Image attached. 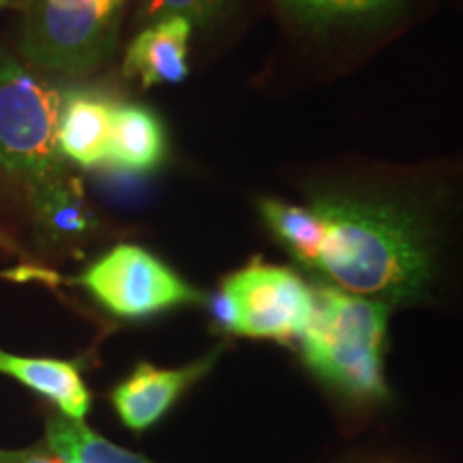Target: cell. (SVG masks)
I'll use <instances>...</instances> for the list:
<instances>
[{"mask_svg": "<svg viewBox=\"0 0 463 463\" xmlns=\"http://www.w3.org/2000/svg\"><path fill=\"white\" fill-rule=\"evenodd\" d=\"M264 222L300 266L380 303L430 292L436 260L425 225L392 204L324 195L307 206L260 202Z\"/></svg>", "mask_w": 463, "mask_h": 463, "instance_id": "obj_1", "label": "cell"}, {"mask_svg": "<svg viewBox=\"0 0 463 463\" xmlns=\"http://www.w3.org/2000/svg\"><path fill=\"white\" fill-rule=\"evenodd\" d=\"M389 305L339 288L314 292V311L300 335L305 363L333 391L358 403L386 399L382 367Z\"/></svg>", "mask_w": 463, "mask_h": 463, "instance_id": "obj_2", "label": "cell"}, {"mask_svg": "<svg viewBox=\"0 0 463 463\" xmlns=\"http://www.w3.org/2000/svg\"><path fill=\"white\" fill-rule=\"evenodd\" d=\"M62 99L54 84L0 52V167L31 195L62 178L56 142Z\"/></svg>", "mask_w": 463, "mask_h": 463, "instance_id": "obj_3", "label": "cell"}, {"mask_svg": "<svg viewBox=\"0 0 463 463\" xmlns=\"http://www.w3.org/2000/svg\"><path fill=\"white\" fill-rule=\"evenodd\" d=\"M125 0H31L20 50L28 65L84 75L112 54Z\"/></svg>", "mask_w": 463, "mask_h": 463, "instance_id": "obj_4", "label": "cell"}, {"mask_svg": "<svg viewBox=\"0 0 463 463\" xmlns=\"http://www.w3.org/2000/svg\"><path fill=\"white\" fill-rule=\"evenodd\" d=\"M103 309L123 320H144L176 307L198 305L202 292L137 245H116L78 277Z\"/></svg>", "mask_w": 463, "mask_h": 463, "instance_id": "obj_5", "label": "cell"}, {"mask_svg": "<svg viewBox=\"0 0 463 463\" xmlns=\"http://www.w3.org/2000/svg\"><path fill=\"white\" fill-rule=\"evenodd\" d=\"M219 292L232 309V333L251 339L300 337L314 311V289L294 270L249 264L230 275Z\"/></svg>", "mask_w": 463, "mask_h": 463, "instance_id": "obj_6", "label": "cell"}, {"mask_svg": "<svg viewBox=\"0 0 463 463\" xmlns=\"http://www.w3.org/2000/svg\"><path fill=\"white\" fill-rule=\"evenodd\" d=\"M219 354H222V347L178 369H159L148 363H140L129 378L120 382L109 395L118 419L136 433L157 425L170 412L172 405L183 397V392L215 367Z\"/></svg>", "mask_w": 463, "mask_h": 463, "instance_id": "obj_7", "label": "cell"}, {"mask_svg": "<svg viewBox=\"0 0 463 463\" xmlns=\"http://www.w3.org/2000/svg\"><path fill=\"white\" fill-rule=\"evenodd\" d=\"M194 24L183 15H167L133 39L125 54L123 73L140 80L144 89L178 84L189 75L187 50Z\"/></svg>", "mask_w": 463, "mask_h": 463, "instance_id": "obj_8", "label": "cell"}, {"mask_svg": "<svg viewBox=\"0 0 463 463\" xmlns=\"http://www.w3.org/2000/svg\"><path fill=\"white\" fill-rule=\"evenodd\" d=\"M116 106L90 90L71 92L62 99L58 123V150L82 167L108 164Z\"/></svg>", "mask_w": 463, "mask_h": 463, "instance_id": "obj_9", "label": "cell"}, {"mask_svg": "<svg viewBox=\"0 0 463 463\" xmlns=\"http://www.w3.org/2000/svg\"><path fill=\"white\" fill-rule=\"evenodd\" d=\"M0 373L48 399L65 419L84 422L86 414L90 412V391L75 363L17 356L0 350Z\"/></svg>", "mask_w": 463, "mask_h": 463, "instance_id": "obj_10", "label": "cell"}, {"mask_svg": "<svg viewBox=\"0 0 463 463\" xmlns=\"http://www.w3.org/2000/svg\"><path fill=\"white\" fill-rule=\"evenodd\" d=\"M165 155V133L159 118L142 106H116L108 164L131 172L157 167Z\"/></svg>", "mask_w": 463, "mask_h": 463, "instance_id": "obj_11", "label": "cell"}, {"mask_svg": "<svg viewBox=\"0 0 463 463\" xmlns=\"http://www.w3.org/2000/svg\"><path fill=\"white\" fill-rule=\"evenodd\" d=\"M45 439L52 453L80 457L86 463H153L146 457L116 447L84 422L65 416H50L45 422Z\"/></svg>", "mask_w": 463, "mask_h": 463, "instance_id": "obj_12", "label": "cell"}, {"mask_svg": "<svg viewBox=\"0 0 463 463\" xmlns=\"http://www.w3.org/2000/svg\"><path fill=\"white\" fill-rule=\"evenodd\" d=\"M39 222L52 234H82L92 225V213L86 206L82 191L73 181L58 178L37 194H33Z\"/></svg>", "mask_w": 463, "mask_h": 463, "instance_id": "obj_13", "label": "cell"}, {"mask_svg": "<svg viewBox=\"0 0 463 463\" xmlns=\"http://www.w3.org/2000/svg\"><path fill=\"white\" fill-rule=\"evenodd\" d=\"M288 14L314 26L356 22L384 15L402 0H277Z\"/></svg>", "mask_w": 463, "mask_h": 463, "instance_id": "obj_14", "label": "cell"}, {"mask_svg": "<svg viewBox=\"0 0 463 463\" xmlns=\"http://www.w3.org/2000/svg\"><path fill=\"white\" fill-rule=\"evenodd\" d=\"M234 0H142L144 20H161L167 15H183L191 24H211Z\"/></svg>", "mask_w": 463, "mask_h": 463, "instance_id": "obj_15", "label": "cell"}, {"mask_svg": "<svg viewBox=\"0 0 463 463\" xmlns=\"http://www.w3.org/2000/svg\"><path fill=\"white\" fill-rule=\"evenodd\" d=\"M0 463H62L58 455L45 450H20V453H0Z\"/></svg>", "mask_w": 463, "mask_h": 463, "instance_id": "obj_16", "label": "cell"}, {"mask_svg": "<svg viewBox=\"0 0 463 463\" xmlns=\"http://www.w3.org/2000/svg\"><path fill=\"white\" fill-rule=\"evenodd\" d=\"M5 5H11L9 0H0V7H5Z\"/></svg>", "mask_w": 463, "mask_h": 463, "instance_id": "obj_17", "label": "cell"}, {"mask_svg": "<svg viewBox=\"0 0 463 463\" xmlns=\"http://www.w3.org/2000/svg\"><path fill=\"white\" fill-rule=\"evenodd\" d=\"M0 453H3V450H0Z\"/></svg>", "mask_w": 463, "mask_h": 463, "instance_id": "obj_18", "label": "cell"}]
</instances>
